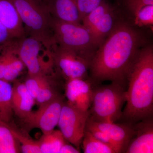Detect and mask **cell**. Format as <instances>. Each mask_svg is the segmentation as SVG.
I'll return each mask as SVG.
<instances>
[{"mask_svg":"<svg viewBox=\"0 0 153 153\" xmlns=\"http://www.w3.org/2000/svg\"><path fill=\"white\" fill-rule=\"evenodd\" d=\"M143 44L137 30L124 22H118L94 53L89 69L92 85L110 81L126 90L128 78Z\"/></svg>","mask_w":153,"mask_h":153,"instance_id":"6da1fadb","label":"cell"},{"mask_svg":"<svg viewBox=\"0 0 153 153\" xmlns=\"http://www.w3.org/2000/svg\"><path fill=\"white\" fill-rule=\"evenodd\" d=\"M126 101L119 123L133 125L153 116V49H140L128 78Z\"/></svg>","mask_w":153,"mask_h":153,"instance_id":"7a4b0ae2","label":"cell"},{"mask_svg":"<svg viewBox=\"0 0 153 153\" xmlns=\"http://www.w3.org/2000/svg\"><path fill=\"white\" fill-rule=\"evenodd\" d=\"M126 101V90L117 83L92 85L89 117L97 122L117 123Z\"/></svg>","mask_w":153,"mask_h":153,"instance_id":"3957f363","label":"cell"},{"mask_svg":"<svg viewBox=\"0 0 153 153\" xmlns=\"http://www.w3.org/2000/svg\"><path fill=\"white\" fill-rule=\"evenodd\" d=\"M10 1L19 13L26 35L53 44L51 28L52 17L47 6L40 4L38 0Z\"/></svg>","mask_w":153,"mask_h":153,"instance_id":"277c9868","label":"cell"},{"mask_svg":"<svg viewBox=\"0 0 153 153\" xmlns=\"http://www.w3.org/2000/svg\"><path fill=\"white\" fill-rule=\"evenodd\" d=\"M18 54L28 75H41L55 72L52 46L36 37L25 36L17 39Z\"/></svg>","mask_w":153,"mask_h":153,"instance_id":"5b68a950","label":"cell"},{"mask_svg":"<svg viewBox=\"0 0 153 153\" xmlns=\"http://www.w3.org/2000/svg\"><path fill=\"white\" fill-rule=\"evenodd\" d=\"M51 28L53 42L58 46L92 56L99 47L89 30L81 24L52 17Z\"/></svg>","mask_w":153,"mask_h":153,"instance_id":"8992f818","label":"cell"},{"mask_svg":"<svg viewBox=\"0 0 153 153\" xmlns=\"http://www.w3.org/2000/svg\"><path fill=\"white\" fill-rule=\"evenodd\" d=\"M54 69L64 81L89 78V69L93 56L52 45Z\"/></svg>","mask_w":153,"mask_h":153,"instance_id":"52a82bcc","label":"cell"},{"mask_svg":"<svg viewBox=\"0 0 153 153\" xmlns=\"http://www.w3.org/2000/svg\"><path fill=\"white\" fill-rule=\"evenodd\" d=\"M65 100L64 94H62L46 104L39 106L37 111H32L27 117L21 120L23 130L28 132L33 129L39 128L43 134L52 132L58 124Z\"/></svg>","mask_w":153,"mask_h":153,"instance_id":"ba28073f","label":"cell"},{"mask_svg":"<svg viewBox=\"0 0 153 153\" xmlns=\"http://www.w3.org/2000/svg\"><path fill=\"white\" fill-rule=\"evenodd\" d=\"M88 117L89 111L76 109L65 100L57 126L66 140L79 150Z\"/></svg>","mask_w":153,"mask_h":153,"instance_id":"9c48e42d","label":"cell"},{"mask_svg":"<svg viewBox=\"0 0 153 153\" xmlns=\"http://www.w3.org/2000/svg\"><path fill=\"white\" fill-rule=\"evenodd\" d=\"M64 90V96L68 104L82 111H89L92 93V84L89 78L65 81Z\"/></svg>","mask_w":153,"mask_h":153,"instance_id":"30bf717a","label":"cell"},{"mask_svg":"<svg viewBox=\"0 0 153 153\" xmlns=\"http://www.w3.org/2000/svg\"><path fill=\"white\" fill-rule=\"evenodd\" d=\"M133 126L134 132L125 153H153V116Z\"/></svg>","mask_w":153,"mask_h":153,"instance_id":"8fae6325","label":"cell"},{"mask_svg":"<svg viewBox=\"0 0 153 153\" xmlns=\"http://www.w3.org/2000/svg\"><path fill=\"white\" fill-rule=\"evenodd\" d=\"M0 63L5 68L3 80L10 83L16 80L26 68L18 54L17 38L0 47Z\"/></svg>","mask_w":153,"mask_h":153,"instance_id":"7c38bea8","label":"cell"},{"mask_svg":"<svg viewBox=\"0 0 153 153\" xmlns=\"http://www.w3.org/2000/svg\"><path fill=\"white\" fill-rule=\"evenodd\" d=\"M87 122L108 136L115 145L118 153L125 152L134 132L133 125L119 123L97 122L92 120L89 117Z\"/></svg>","mask_w":153,"mask_h":153,"instance_id":"4fadbf2b","label":"cell"},{"mask_svg":"<svg viewBox=\"0 0 153 153\" xmlns=\"http://www.w3.org/2000/svg\"><path fill=\"white\" fill-rule=\"evenodd\" d=\"M0 22L13 38L19 39L26 36L19 13L10 0H0Z\"/></svg>","mask_w":153,"mask_h":153,"instance_id":"5bb4252c","label":"cell"},{"mask_svg":"<svg viewBox=\"0 0 153 153\" xmlns=\"http://www.w3.org/2000/svg\"><path fill=\"white\" fill-rule=\"evenodd\" d=\"M14 82L11 97L12 107L14 114L22 120L33 111L36 102L24 82L16 80Z\"/></svg>","mask_w":153,"mask_h":153,"instance_id":"9a60e30c","label":"cell"},{"mask_svg":"<svg viewBox=\"0 0 153 153\" xmlns=\"http://www.w3.org/2000/svg\"><path fill=\"white\" fill-rule=\"evenodd\" d=\"M47 7L52 16L58 20L77 24L82 22L77 0H54Z\"/></svg>","mask_w":153,"mask_h":153,"instance_id":"2e32d148","label":"cell"},{"mask_svg":"<svg viewBox=\"0 0 153 153\" xmlns=\"http://www.w3.org/2000/svg\"><path fill=\"white\" fill-rule=\"evenodd\" d=\"M12 92V85L10 82L0 79V121L7 123L13 122Z\"/></svg>","mask_w":153,"mask_h":153,"instance_id":"e0dca14e","label":"cell"},{"mask_svg":"<svg viewBox=\"0 0 153 153\" xmlns=\"http://www.w3.org/2000/svg\"><path fill=\"white\" fill-rule=\"evenodd\" d=\"M118 22L112 9L105 13L89 31L98 44L99 47L112 32Z\"/></svg>","mask_w":153,"mask_h":153,"instance_id":"ac0fdd59","label":"cell"},{"mask_svg":"<svg viewBox=\"0 0 153 153\" xmlns=\"http://www.w3.org/2000/svg\"><path fill=\"white\" fill-rule=\"evenodd\" d=\"M41 153H59L60 149L67 142L60 130L43 134L39 140Z\"/></svg>","mask_w":153,"mask_h":153,"instance_id":"d6986e66","label":"cell"},{"mask_svg":"<svg viewBox=\"0 0 153 153\" xmlns=\"http://www.w3.org/2000/svg\"><path fill=\"white\" fill-rule=\"evenodd\" d=\"M22 153L21 146L9 123L0 121V153Z\"/></svg>","mask_w":153,"mask_h":153,"instance_id":"ffe728a7","label":"cell"},{"mask_svg":"<svg viewBox=\"0 0 153 153\" xmlns=\"http://www.w3.org/2000/svg\"><path fill=\"white\" fill-rule=\"evenodd\" d=\"M81 146L84 153H116L112 147L97 139L86 128Z\"/></svg>","mask_w":153,"mask_h":153,"instance_id":"44dd1931","label":"cell"},{"mask_svg":"<svg viewBox=\"0 0 153 153\" xmlns=\"http://www.w3.org/2000/svg\"><path fill=\"white\" fill-rule=\"evenodd\" d=\"M9 125L14 136L20 144L22 153H41L39 141L30 137L24 130L19 129L14 122L9 123Z\"/></svg>","mask_w":153,"mask_h":153,"instance_id":"7402d4cb","label":"cell"},{"mask_svg":"<svg viewBox=\"0 0 153 153\" xmlns=\"http://www.w3.org/2000/svg\"><path fill=\"white\" fill-rule=\"evenodd\" d=\"M111 9V6L103 0L97 7L82 19V25L90 31L105 14Z\"/></svg>","mask_w":153,"mask_h":153,"instance_id":"603a6c76","label":"cell"},{"mask_svg":"<svg viewBox=\"0 0 153 153\" xmlns=\"http://www.w3.org/2000/svg\"><path fill=\"white\" fill-rule=\"evenodd\" d=\"M135 24L140 27L153 25V5L143 7L134 16Z\"/></svg>","mask_w":153,"mask_h":153,"instance_id":"cb8c5ba5","label":"cell"},{"mask_svg":"<svg viewBox=\"0 0 153 153\" xmlns=\"http://www.w3.org/2000/svg\"><path fill=\"white\" fill-rule=\"evenodd\" d=\"M103 0H77V4L81 20L100 4Z\"/></svg>","mask_w":153,"mask_h":153,"instance_id":"d4e9b609","label":"cell"},{"mask_svg":"<svg viewBox=\"0 0 153 153\" xmlns=\"http://www.w3.org/2000/svg\"><path fill=\"white\" fill-rule=\"evenodd\" d=\"M85 128L87 129L97 139L101 141L102 142L107 144L112 147L115 150L116 152L118 153L117 149L114 143L111 140V139L106 134L99 129L98 128H97L94 126H92L87 121Z\"/></svg>","mask_w":153,"mask_h":153,"instance_id":"484cf974","label":"cell"},{"mask_svg":"<svg viewBox=\"0 0 153 153\" xmlns=\"http://www.w3.org/2000/svg\"><path fill=\"white\" fill-rule=\"evenodd\" d=\"M126 2L134 16L143 7L153 5V0H126Z\"/></svg>","mask_w":153,"mask_h":153,"instance_id":"4316f807","label":"cell"},{"mask_svg":"<svg viewBox=\"0 0 153 153\" xmlns=\"http://www.w3.org/2000/svg\"><path fill=\"white\" fill-rule=\"evenodd\" d=\"M14 39L5 27L0 22V47Z\"/></svg>","mask_w":153,"mask_h":153,"instance_id":"83f0119b","label":"cell"},{"mask_svg":"<svg viewBox=\"0 0 153 153\" xmlns=\"http://www.w3.org/2000/svg\"><path fill=\"white\" fill-rule=\"evenodd\" d=\"M80 153L79 150L75 147L72 145H70L66 142L62 146L60 149L59 153Z\"/></svg>","mask_w":153,"mask_h":153,"instance_id":"f1b7e54d","label":"cell"}]
</instances>
